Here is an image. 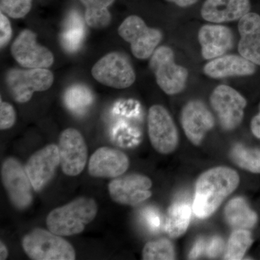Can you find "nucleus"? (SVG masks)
<instances>
[{
    "label": "nucleus",
    "mask_w": 260,
    "mask_h": 260,
    "mask_svg": "<svg viewBox=\"0 0 260 260\" xmlns=\"http://www.w3.org/2000/svg\"><path fill=\"white\" fill-rule=\"evenodd\" d=\"M240 178L234 169L225 167L213 168L202 174L195 186L192 210L198 218L213 215L239 186Z\"/></svg>",
    "instance_id": "obj_1"
},
{
    "label": "nucleus",
    "mask_w": 260,
    "mask_h": 260,
    "mask_svg": "<svg viewBox=\"0 0 260 260\" xmlns=\"http://www.w3.org/2000/svg\"><path fill=\"white\" fill-rule=\"evenodd\" d=\"M98 205L93 198L80 197L51 210L48 215V229L61 237L81 234L95 218Z\"/></svg>",
    "instance_id": "obj_2"
},
{
    "label": "nucleus",
    "mask_w": 260,
    "mask_h": 260,
    "mask_svg": "<svg viewBox=\"0 0 260 260\" xmlns=\"http://www.w3.org/2000/svg\"><path fill=\"white\" fill-rule=\"evenodd\" d=\"M22 246L25 254L34 260H75L73 245L51 231L37 228L23 237Z\"/></svg>",
    "instance_id": "obj_3"
},
{
    "label": "nucleus",
    "mask_w": 260,
    "mask_h": 260,
    "mask_svg": "<svg viewBox=\"0 0 260 260\" xmlns=\"http://www.w3.org/2000/svg\"><path fill=\"white\" fill-rule=\"evenodd\" d=\"M150 67L164 93L176 95L185 88L189 73L184 67L176 64L174 53L170 47L157 48L150 56Z\"/></svg>",
    "instance_id": "obj_4"
},
{
    "label": "nucleus",
    "mask_w": 260,
    "mask_h": 260,
    "mask_svg": "<svg viewBox=\"0 0 260 260\" xmlns=\"http://www.w3.org/2000/svg\"><path fill=\"white\" fill-rule=\"evenodd\" d=\"M118 32L129 43L133 55L139 59L150 58L162 38L160 30L150 28L138 15H130L124 19L118 28Z\"/></svg>",
    "instance_id": "obj_5"
},
{
    "label": "nucleus",
    "mask_w": 260,
    "mask_h": 260,
    "mask_svg": "<svg viewBox=\"0 0 260 260\" xmlns=\"http://www.w3.org/2000/svg\"><path fill=\"white\" fill-rule=\"evenodd\" d=\"M54 75L47 68L12 69L6 77L7 85L15 102L24 104L30 100L35 92H42L51 88Z\"/></svg>",
    "instance_id": "obj_6"
},
{
    "label": "nucleus",
    "mask_w": 260,
    "mask_h": 260,
    "mask_svg": "<svg viewBox=\"0 0 260 260\" xmlns=\"http://www.w3.org/2000/svg\"><path fill=\"white\" fill-rule=\"evenodd\" d=\"M1 177L12 205L19 210L28 208L32 203L34 188L21 162L13 157L7 158L2 165Z\"/></svg>",
    "instance_id": "obj_7"
},
{
    "label": "nucleus",
    "mask_w": 260,
    "mask_h": 260,
    "mask_svg": "<svg viewBox=\"0 0 260 260\" xmlns=\"http://www.w3.org/2000/svg\"><path fill=\"white\" fill-rule=\"evenodd\" d=\"M94 79L99 83L116 89L127 88L133 85L136 75L127 58L118 52L106 54L91 70Z\"/></svg>",
    "instance_id": "obj_8"
},
{
    "label": "nucleus",
    "mask_w": 260,
    "mask_h": 260,
    "mask_svg": "<svg viewBox=\"0 0 260 260\" xmlns=\"http://www.w3.org/2000/svg\"><path fill=\"white\" fill-rule=\"evenodd\" d=\"M210 102L223 129L230 131L240 125L247 102L237 90L229 85H218L210 95Z\"/></svg>",
    "instance_id": "obj_9"
},
{
    "label": "nucleus",
    "mask_w": 260,
    "mask_h": 260,
    "mask_svg": "<svg viewBox=\"0 0 260 260\" xmlns=\"http://www.w3.org/2000/svg\"><path fill=\"white\" fill-rule=\"evenodd\" d=\"M148 135L153 148L160 154L172 153L179 142L178 132L170 114L162 106L149 109Z\"/></svg>",
    "instance_id": "obj_10"
},
{
    "label": "nucleus",
    "mask_w": 260,
    "mask_h": 260,
    "mask_svg": "<svg viewBox=\"0 0 260 260\" xmlns=\"http://www.w3.org/2000/svg\"><path fill=\"white\" fill-rule=\"evenodd\" d=\"M61 170L69 177H76L83 172L88 160V146L83 135L74 128L61 133L59 145Z\"/></svg>",
    "instance_id": "obj_11"
},
{
    "label": "nucleus",
    "mask_w": 260,
    "mask_h": 260,
    "mask_svg": "<svg viewBox=\"0 0 260 260\" xmlns=\"http://www.w3.org/2000/svg\"><path fill=\"white\" fill-rule=\"evenodd\" d=\"M152 184L146 176L132 174L114 178L108 189L113 201L118 204L136 206L151 197Z\"/></svg>",
    "instance_id": "obj_12"
},
{
    "label": "nucleus",
    "mask_w": 260,
    "mask_h": 260,
    "mask_svg": "<svg viewBox=\"0 0 260 260\" xmlns=\"http://www.w3.org/2000/svg\"><path fill=\"white\" fill-rule=\"evenodd\" d=\"M11 54L20 66L28 69L48 68L53 64L54 55L47 47L37 44V35L25 29L11 46Z\"/></svg>",
    "instance_id": "obj_13"
},
{
    "label": "nucleus",
    "mask_w": 260,
    "mask_h": 260,
    "mask_svg": "<svg viewBox=\"0 0 260 260\" xmlns=\"http://www.w3.org/2000/svg\"><path fill=\"white\" fill-rule=\"evenodd\" d=\"M59 165L58 145H48L32 154L25 168L34 190L40 191L44 189L54 177Z\"/></svg>",
    "instance_id": "obj_14"
},
{
    "label": "nucleus",
    "mask_w": 260,
    "mask_h": 260,
    "mask_svg": "<svg viewBox=\"0 0 260 260\" xmlns=\"http://www.w3.org/2000/svg\"><path fill=\"white\" fill-rule=\"evenodd\" d=\"M181 123L186 138L192 144L200 145L207 133L215 125V119L204 103L194 100L183 108Z\"/></svg>",
    "instance_id": "obj_15"
},
{
    "label": "nucleus",
    "mask_w": 260,
    "mask_h": 260,
    "mask_svg": "<svg viewBox=\"0 0 260 260\" xmlns=\"http://www.w3.org/2000/svg\"><path fill=\"white\" fill-rule=\"evenodd\" d=\"M129 166V158L125 153L110 147H102L90 156L88 173L95 178L114 179L123 175Z\"/></svg>",
    "instance_id": "obj_16"
},
{
    "label": "nucleus",
    "mask_w": 260,
    "mask_h": 260,
    "mask_svg": "<svg viewBox=\"0 0 260 260\" xmlns=\"http://www.w3.org/2000/svg\"><path fill=\"white\" fill-rule=\"evenodd\" d=\"M202 55L205 59H213L225 55L234 46V38L230 28L221 25H205L198 32Z\"/></svg>",
    "instance_id": "obj_17"
},
{
    "label": "nucleus",
    "mask_w": 260,
    "mask_h": 260,
    "mask_svg": "<svg viewBox=\"0 0 260 260\" xmlns=\"http://www.w3.org/2000/svg\"><path fill=\"white\" fill-rule=\"evenodd\" d=\"M250 10V0H206L201 15L210 23H226L240 20Z\"/></svg>",
    "instance_id": "obj_18"
},
{
    "label": "nucleus",
    "mask_w": 260,
    "mask_h": 260,
    "mask_svg": "<svg viewBox=\"0 0 260 260\" xmlns=\"http://www.w3.org/2000/svg\"><path fill=\"white\" fill-rule=\"evenodd\" d=\"M238 28L241 37L239 54L260 66V15L249 12L239 20Z\"/></svg>",
    "instance_id": "obj_19"
},
{
    "label": "nucleus",
    "mask_w": 260,
    "mask_h": 260,
    "mask_svg": "<svg viewBox=\"0 0 260 260\" xmlns=\"http://www.w3.org/2000/svg\"><path fill=\"white\" fill-rule=\"evenodd\" d=\"M255 64L242 56L229 54L212 59L204 67L205 74L214 79L254 74Z\"/></svg>",
    "instance_id": "obj_20"
},
{
    "label": "nucleus",
    "mask_w": 260,
    "mask_h": 260,
    "mask_svg": "<svg viewBox=\"0 0 260 260\" xmlns=\"http://www.w3.org/2000/svg\"><path fill=\"white\" fill-rule=\"evenodd\" d=\"M225 220L235 229H251L257 223V215L242 198L232 199L224 211Z\"/></svg>",
    "instance_id": "obj_21"
},
{
    "label": "nucleus",
    "mask_w": 260,
    "mask_h": 260,
    "mask_svg": "<svg viewBox=\"0 0 260 260\" xmlns=\"http://www.w3.org/2000/svg\"><path fill=\"white\" fill-rule=\"evenodd\" d=\"M85 25L83 18L76 11H72L61 32L60 40L62 47L68 52H75L81 46L85 37Z\"/></svg>",
    "instance_id": "obj_22"
},
{
    "label": "nucleus",
    "mask_w": 260,
    "mask_h": 260,
    "mask_svg": "<svg viewBox=\"0 0 260 260\" xmlns=\"http://www.w3.org/2000/svg\"><path fill=\"white\" fill-rule=\"evenodd\" d=\"M191 215L190 205L185 202H177L168 211L166 231L173 239L180 237L187 230Z\"/></svg>",
    "instance_id": "obj_23"
},
{
    "label": "nucleus",
    "mask_w": 260,
    "mask_h": 260,
    "mask_svg": "<svg viewBox=\"0 0 260 260\" xmlns=\"http://www.w3.org/2000/svg\"><path fill=\"white\" fill-rule=\"evenodd\" d=\"M85 6V21L90 28H106L112 20L108 8L114 0H80Z\"/></svg>",
    "instance_id": "obj_24"
},
{
    "label": "nucleus",
    "mask_w": 260,
    "mask_h": 260,
    "mask_svg": "<svg viewBox=\"0 0 260 260\" xmlns=\"http://www.w3.org/2000/svg\"><path fill=\"white\" fill-rule=\"evenodd\" d=\"M230 157L234 162L244 170L260 174V150L236 145L231 151Z\"/></svg>",
    "instance_id": "obj_25"
},
{
    "label": "nucleus",
    "mask_w": 260,
    "mask_h": 260,
    "mask_svg": "<svg viewBox=\"0 0 260 260\" xmlns=\"http://www.w3.org/2000/svg\"><path fill=\"white\" fill-rule=\"evenodd\" d=\"M253 243L251 233L246 229H237L229 238L224 259H242Z\"/></svg>",
    "instance_id": "obj_26"
},
{
    "label": "nucleus",
    "mask_w": 260,
    "mask_h": 260,
    "mask_svg": "<svg viewBox=\"0 0 260 260\" xmlns=\"http://www.w3.org/2000/svg\"><path fill=\"white\" fill-rule=\"evenodd\" d=\"M175 257L174 245L167 239L149 242L143 248V259L144 260H171Z\"/></svg>",
    "instance_id": "obj_27"
},
{
    "label": "nucleus",
    "mask_w": 260,
    "mask_h": 260,
    "mask_svg": "<svg viewBox=\"0 0 260 260\" xmlns=\"http://www.w3.org/2000/svg\"><path fill=\"white\" fill-rule=\"evenodd\" d=\"M66 105L71 110H83L92 102L90 90L82 85H75L68 89L64 95Z\"/></svg>",
    "instance_id": "obj_28"
},
{
    "label": "nucleus",
    "mask_w": 260,
    "mask_h": 260,
    "mask_svg": "<svg viewBox=\"0 0 260 260\" xmlns=\"http://www.w3.org/2000/svg\"><path fill=\"white\" fill-rule=\"evenodd\" d=\"M32 0H0L2 13L10 18H23L31 9Z\"/></svg>",
    "instance_id": "obj_29"
},
{
    "label": "nucleus",
    "mask_w": 260,
    "mask_h": 260,
    "mask_svg": "<svg viewBox=\"0 0 260 260\" xmlns=\"http://www.w3.org/2000/svg\"><path fill=\"white\" fill-rule=\"evenodd\" d=\"M16 121L14 107L9 103L1 101L0 104V129H10Z\"/></svg>",
    "instance_id": "obj_30"
},
{
    "label": "nucleus",
    "mask_w": 260,
    "mask_h": 260,
    "mask_svg": "<svg viewBox=\"0 0 260 260\" xmlns=\"http://www.w3.org/2000/svg\"><path fill=\"white\" fill-rule=\"evenodd\" d=\"M0 45L1 48H3L8 44L11 39L12 30L11 25L9 19L6 16V15L2 13L0 14Z\"/></svg>",
    "instance_id": "obj_31"
},
{
    "label": "nucleus",
    "mask_w": 260,
    "mask_h": 260,
    "mask_svg": "<svg viewBox=\"0 0 260 260\" xmlns=\"http://www.w3.org/2000/svg\"><path fill=\"white\" fill-rule=\"evenodd\" d=\"M224 242L223 239L219 237H215L210 241L207 247L206 252L210 257H216L223 252Z\"/></svg>",
    "instance_id": "obj_32"
},
{
    "label": "nucleus",
    "mask_w": 260,
    "mask_h": 260,
    "mask_svg": "<svg viewBox=\"0 0 260 260\" xmlns=\"http://www.w3.org/2000/svg\"><path fill=\"white\" fill-rule=\"evenodd\" d=\"M204 249L205 241L203 239H200L195 243L194 246H193L189 255V259H197V258L199 257L203 251H204Z\"/></svg>",
    "instance_id": "obj_33"
},
{
    "label": "nucleus",
    "mask_w": 260,
    "mask_h": 260,
    "mask_svg": "<svg viewBox=\"0 0 260 260\" xmlns=\"http://www.w3.org/2000/svg\"><path fill=\"white\" fill-rule=\"evenodd\" d=\"M251 129L253 135L260 139V105L259 114L254 116L251 121Z\"/></svg>",
    "instance_id": "obj_34"
},
{
    "label": "nucleus",
    "mask_w": 260,
    "mask_h": 260,
    "mask_svg": "<svg viewBox=\"0 0 260 260\" xmlns=\"http://www.w3.org/2000/svg\"><path fill=\"white\" fill-rule=\"evenodd\" d=\"M166 1L174 3L180 8H188V7L196 4L199 0H166Z\"/></svg>",
    "instance_id": "obj_35"
},
{
    "label": "nucleus",
    "mask_w": 260,
    "mask_h": 260,
    "mask_svg": "<svg viewBox=\"0 0 260 260\" xmlns=\"http://www.w3.org/2000/svg\"><path fill=\"white\" fill-rule=\"evenodd\" d=\"M9 251L3 242H0V259L5 260L8 258Z\"/></svg>",
    "instance_id": "obj_36"
}]
</instances>
